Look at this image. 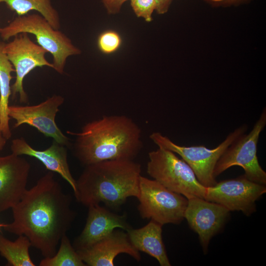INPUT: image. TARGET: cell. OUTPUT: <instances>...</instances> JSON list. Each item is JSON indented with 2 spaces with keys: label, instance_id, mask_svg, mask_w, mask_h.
<instances>
[{
  "label": "cell",
  "instance_id": "1",
  "mask_svg": "<svg viewBox=\"0 0 266 266\" xmlns=\"http://www.w3.org/2000/svg\"><path fill=\"white\" fill-rule=\"evenodd\" d=\"M71 201V196L49 171L27 189L11 208L13 220L4 224L3 228L9 233L25 235L44 258L52 257L75 217Z\"/></svg>",
  "mask_w": 266,
  "mask_h": 266
},
{
  "label": "cell",
  "instance_id": "2",
  "mask_svg": "<svg viewBox=\"0 0 266 266\" xmlns=\"http://www.w3.org/2000/svg\"><path fill=\"white\" fill-rule=\"evenodd\" d=\"M75 137V156L83 165L112 160H130L136 157L142 143L139 127L123 115L105 116L86 123Z\"/></svg>",
  "mask_w": 266,
  "mask_h": 266
},
{
  "label": "cell",
  "instance_id": "3",
  "mask_svg": "<svg viewBox=\"0 0 266 266\" xmlns=\"http://www.w3.org/2000/svg\"><path fill=\"white\" fill-rule=\"evenodd\" d=\"M141 171V165L130 160L86 166L76 180L75 199L87 207L103 203L108 209L118 211L128 198H138Z\"/></svg>",
  "mask_w": 266,
  "mask_h": 266
},
{
  "label": "cell",
  "instance_id": "4",
  "mask_svg": "<svg viewBox=\"0 0 266 266\" xmlns=\"http://www.w3.org/2000/svg\"><path fill=\"white\" fill-rule=\"evenodd\" d=\"M24 33L33 34L38 45L52 55L53 69L60 74L63 73L69 56L81 53L68 37L59 30L55 29L38 14L18 16L1 28L0 35L4 40H7Z\"/></svg>",
  "mask_w": 266,
  "mask_h": 266
},
{
  "label": "cell",
  "instance_id": "5",
  "mask_svg": "<svg viewBox=\"0 0 266 266\" xmlns=\"http://www.w3.org/2000/svg\"><path fill=\"white\" fill-rule=\"evenodd\" d=\"M147 173L168 189L187 199H204L206 188L197 179L193 170L174 152L159 148L149 153Z\"/></svg>",
  "mask_w": 266,
  "mask_h": 266
},
{
  "label": "cell",
  "instance_id": "6",
  "mask_svg": "<svg viewBox=\"0 0 266 266\" xmlns=\"http://www.w3.org/2000/svg\"><path fill=\"white\" fill-rule=\"evenodd\" d=\"M247 129L246 125L240 126L213 149L203 145L180 146L159 132L153 133L150 138L159 148L169 150L180 156L191 167L198 181L203 186L208 187L217 183L213 171L221 156L237 137L245 133Z\"/></svg>",
  "mask_w": 266,
  "mask_h": 266
},
{
  "label": "cell",
  "instance_id": "7",
  "mask_svg": "<svg viewBox=\"0 0 266 266\" xmlns=\"http://www.w3.org/2000/svg\"><path fill=\"white\" fill-rule=\"evenodd\" d=\"M137 209L143 219H150L162 226L180 224L184 218L188 199L154 179L140 177Z\"/></svg>",
  "mask_w": 266,
  "mask_h": 266
},
{
  "label": "cell",
  "instance_id": "8",
  "mask_svg": "<svg viewBox=\"0 0 266 266\" xmlns=\"http://www.w3.org/2000/svg\"><path fill=\"white\" fill-rule=\"evenodd\" d=\"M266 125V109H264L253 129L237 137L226 149L218 161L213 171L217 176L233 166H241L244 175L255 182L266 185V172L257 157V145L261 132Z\"/></svg>",
  "mask_w": 266,
  "mask_h": 266
},
{
  "label": "cell",
  "instance_id": "9",
  "mask_svg": "<svg viewBox=\"0 0 266 266\" xmlns=\"http://www.w3.org/2000/svg\"><path fill=\"white\" fill-rule=\"evenodd\" d=\"M266 193V186L248 179L244 174L206 187L204 199L240 211L247 216L256 211V202Z\"/></svg>",
  "mask_w": 266,
  "mask_h": 266
},
{
  "label": "cell",
  "instance_id": "10",
  "mask_svg": "<svg viewBox=\"0 0 266 266\" xmlns=\"http://www.w3.org/2000/svg\"><path fill=\"white\" fill-rule=\"evenodd\" d=\"M3 51L16 72L15 81L11 86L12 99L18 94L20 102L26 103L28 98L23 87L24 79L37 67L46 66L53 69L52 63L45 58L48 52L33 42L25 33H19L12 41L4 43Z\"/></svg>",
  "mask_w": 266,
  "mask_h": 266
},
{
  "label": "cell",
  "instance_id": "11",
  "mask_svg": "<svg viewBox=\"0 0 266 266\" xmlns=\"http://www.w3.org/2000/svg\"><path fill=\"white\" fill-rule=\"evenodd\" d=\"M64 98L54 95L43 102L33 105H9L8 115L15 120L14 128L27 124L36 129L45 136L51 137L65 146L69 145V139L57 126L55 117Z\"/></svg>",
  "mask_w": 266,
  "mask_h": 266
},
{
  "label": "cell",
  "instance_id": "12",
  "mask_svg": "<svg viewBox=\"0 0 266 266\" xmlns=\"http://www.w3.org/2000/svg\"><path fill=\"white\" fill-rule=\"evenodd\" d=\"M230 212L222 205L204 199H188L184 218L198 234L204 254L207 252L211 239L223 228Z\"/></svg>",
  "mask_w": 266,
  "mask_h": 266
},
{
  "label": "cell",
  "instance_id": "13",
  "mask_svg": "<svg viewBox=\"0 0 266 266\" xmlns=\"http://www.w3.org/2000/svg\"><path fill=\"white\" fill-rule=\"evenodd\" d=\"M30 170V164L21 156H0V213L21 200L27 190Z\"/></svg>",
  "mask_w": 266,
  "mask_h": 266
},
{
  "label": "cell",
  "instance_id": "14",
  "mask_svg": "<svg viewBox=\"0 0 266 266\" xmlns=\"http://www.w3.org/2000/svg\"><path fill=\"white\" fill-rule=\"evenodd\" d=\"M117 228L126 232L131 228L126 213L118 214L100 204L90 205L84 228L72 245L76 251L85 249Z\"/></svg>",
  "mask_w": 266,
  "mask_h": 266
},
{
  "label": "cell",
  "instance_id": "15",
  "mask_svg": "<svg viewBox=\"0 0 266 266\" xmlns=\"http://www.w3.org/2000/svg\"><path fill=\"white\" fill-rule=\"evenodd\" d=\"M76 252L89 266H112L118 255L127 254L140 261L139 252L131 242L124 230L115 229L109 234L91 246Z\"/></svg>",
  "mask_w": 266,
  "mask_h": 266
},
{
  "label": "cell",
  "instance_id": "16",
  "mask_svg": "<svg viewBox=\"0 0 266 266\" xmlns=\"http://www.w3.org/2000/svg\"><path fill=\"white\" fill-rule=\"evenodd\" d=\"M12 153L17 155H27L36 158L46 168L59 174L73 190H76V180L70 171L67 162L66 146L53 140L52 144L43 150L32 147L23 137L12 140L10 146Z\"/></svg>",
  "mask_w": 266,
  "mask_h": 266
},
{
  "label": "cell",
  "instance_id": "17",
  "mask_svg": "<svg viewBox=\"0 0 266 266\" xmlns=\"http://www.w3.org/2000/svg\"><path fill=\"white\" fill-rule=\"evenodd\" d=\"M162 225L151 220L143 227L127 231L130 240L139 252L156 259L161 266H171L162 238Z\"/></svg>",
  "mask_w": 266,
  "mask_h": 266
},
{
  "label": "cell",
  "instance_id": "18",
  "mask_svg": "<svg viewBox=\"0 0 266 266\" xmlns=\"http://www.w3.org/2000/svg\"><path fill=\"white\" fill-rule=\"evenodd\" d=\"M4 42H0V130L7 140L11 136L8 115L9 99L11 95V72L15 69L3 51Z\"/></svg>",
  "mask_w": 266,
  "mask_h": 266
},
{
  "label": "cell",
  "instance_id": "19",
  "mask_svg": "<svg viewBox=\"0 0 266 266\" xmlns=\"http://www.w3.org/2000/svg\"><path fill=\"white\" fill-rule=\"evenodd\" d=\"M14 241H11L0 233V255L4 258L7 266H34L31 258L29 249L31 243L24 235H18Z\"/></svg>",
  "mask_w": 266,
  "mask_h": 266
},
{
  "label": "cell",
  "instance_id": "20",
  "mask_svg": "<svg viewBox=\"0 0 266 266\" xmlns=\"http://www.w3.org/2000/svg\"><path fill=\"white\" fill-rule=\"evenodd\" d=\"M1 2H4L18 16L25 15L30 11L35 10L55 29L59 30L61 28L59 13L52 6L51 0H0Z\"/></svg>",
  "mask_w": 266,
  "mask_h": 266
},
{
  "label": "cell",
  "instance_id": "21",
  "mask_svg": "<svg viewBox=\"0 0 266 266\" xmlns=\"http://www.w3.org/2000/svg\"><path fill=\"white\" fill-rule=\"evenodd\" d=\"M39 266H86L66 234L62 238L55 254L40 261Z\"/></svg>",
  "mask_w": 266,
  "mask_h": 266
},
{
  "label": "cell",
  "instance_id": "22",
  "mask_svg": "<svg viewBox=\"0 0 266 266\" xmlns=\"http://www.w3.org/2000/svg\"><path fill=\"white\" fill-rule=\"evenodd\" d=\"M122 39L120 34L112 30L104 31L100 33L97 39L98 47L104 54L116 52L121 46Z\"/></svg>",
  "mask_w": 266,
  "mask_h": 266
},
{
  "label": "cell",
  "instance_id": "23",
  "mask_svg": "<svg viewBox=\"0 0 266 266\" xmlns=\"http://www.w3.org/2000/svg\"><path fill=\"white\" fill-rule=\"evenodd\" d=\"M131 5L137 17L143 18L146 22L152 20V14L156 10L154 0H130Z\"/></svg>",
  "mask_w": 266,
  "mask_h": 266
},
{
  "label": "cell",
  "instance_id": "24",
  "mask_svg": "<svg viewBox=\"0 0 266 266\" xmlns=\"http://www.w3.org/2000/svg\"><path fill=\"white\" fill-rule=\"evenodd\" d=\"M109 14L118 13L123 4L128 0H101Z\"/></svg>",
  "mask_w": 266,
  "mask_h": 266
},
{
  "label": "cell",
  "instance_id": "25",
  "mask_svg": "<svg viewBox=\"0 0 266 266\" xmlns=\"http://www.w3.org/2000/svg\"><path fill=\"white\" fill-rule=\"evenodd\" d=\"M251 0H209L208 3L213 6H237L247 2Z\"/></svg>",
  "mask_w": 266,
  "mask_h": 266
},
{
  "label": "cell",
  "instance_id": "26",
  "mask_svg": "<svg viewBox=\"0 0 266 266\" xmlns=\"http://www.w3.org/2000/svg\"><path fill=\"white\" fill-rule=\"evenodd\" d=\"M156 11L159 14H164L168 11L172 0H154Z\"/></svg>",
  "mask_w": 266,
  "mask_h": 266
},
{
  "label": "cell",
  "instance_id": "27",
  "mask_svg": "<svg viewBox=\"0 0 266 266\" xmlns=\"http://www.w3.org/2000/svg\"><path fill=\"white\" fill-rule=\"evenodd\" d=\"M7 139L3 136L0 130V151H1L6 145Z\"/></svg>",
  "mask_w": 266,
  "mask_h": 266
},
{
  "label": "cell",
  "instance_id": "28",
  "mask_svg": "<svg viewBox=\"0 0 266 266\" xmlns=\"http://www.w3.org/2000/svg\"><path fill=\"white\" fill-rule=\"evenodd\" d=\"M3 226H4V224H3V223H1V224L0 223V229L1 228H3Z\"/></svg>",
  "mask_w": 266,
  "mask_h": 266
},
{
  "label": "cell",
  "instance_id": "29",
  "mask_svg": "<svg viewBox=\"0 0 266 266\" xmlns=\"http://www.w3.org/2000/svg\"><path fill=\"white\" fill-rule=\"evenodd\" d=\"M203 0L208 3L209 2V0Z\"/></svg>",
  "mask_w": 266,
  "mask_h": 266
},
{
  "label": "cell",
  "instance_id": "30",
  "mask_svg": "<svg viewBox=\"0 0 266 266\" xmlns=\"http://www.w3.org/2000/svg\"><path fill=\"white\" fill-rule=\"evenodd\" d=\"M1 28H0V33Z\"/></svg>",
  "mask_w": 266,
  "mask_h": 266
}]
</instances>
